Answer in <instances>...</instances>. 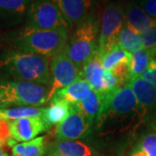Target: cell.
Returning a JSON list of instances; mask_svg holds the SVG:
<instances>
[{"label":"cell","instance_id":"cell-1","mask_svg":"<svg viewBox=\"0 0 156 156\" xmlns=\"http://www.w3.org/2000/svg\"><path fill=\"white\" fill-rule=\"evenodd\" d=\"M69 30H39L24 26L7 34V42L15 50L54 57L65 50L68 44Z\"/></svg>","mask_w":156,"mask_h":156},{"label":"cell","instance_id":"cell-2","mask_svg":"<svg viewBox=\"0 0 156 156\" xmlns=\"http://www.w3.org/2000/svg\"><path fill=\"white\" fill-rule=\"evenodd\" d=\"M0 69L14 80L51 84L50 57L18 50H7L0 55Z\"/></svg>","mask_w":156,"mask_h":156},{"label":"cell","instance_id":"cell-3","mask_svg":"<svg viewBox=\"0 0 156 156\" xmlns=\"http://www.w3.org/2000/svg\"><path fill=\"white\" fill-rule=\"evenodd\" d=\"M99 22L93 15L77 25L65 48V52L81 70L98 54Z\"/></svg>","mask_w":156,"mask_h":156},{"label":"cell","instance_id":"cell-4","mask_svg":"<svg viewBox=\"0 0 156 156\" xmlns=\"http://www.w3.org/2000/svg\"><path fill=\"white\" fill-rule=\"evenodd\" d=\"M0 88L3 91L6 107L12 105L39 107L48 102L50 85L22 80H2Z\"/></svg>","mask_w":156,"mask_h":156},{"label":"cell","instance_id":"cell-5","mask_svg":"<svg viewBox=\"0 0 156 156\" xmlns=\"http://www.w3.org/2000/svg\"><path fill=\"white\" fill-rule=\"evenodd\" d=\"M25 26L39 30H69L72 28L52 0L32 2L27 12Z\"/></svg>","mask_w":156,"mask_h":156},{"label":"cell","instance_id":"cell-6","mask_svg":"<svg viewBox=\"0 0 156 156\" xmlns=\"http://www.w3.org/2000/svg\"><path fill=\"white\" fill-rule=\"evenodd\" d=\"M124 7L119 2H109L102 11L99 23V56L117 45V39L125 23Z\"/></svg>","mask_w":156,"mask_h":156},{"label":"cell","instance_id":"cell-7","mask_svg":"<svg viewBox=\"0 0 156 156\" xmlns=\"http://www.w3.org/2000/svg\"><path fill=\"white\" fill-rule=\"evenodd\" d=\"M50 75L51 84L48 101L51 100L56 91L67 87L83 77L82 70L79 69L69 59L65 50L59 55L51 58Z\"/></svg>","mask_w":156,"mask_h":156},{"label":"cell","instance_id":"cell-8","mask_svg":"<svg viewBox=\"0 0 156 156\" xmlns=\"http://www.w3.org/2000/svg\"><path fill=\"white\" fill-rule=\"evenodd\" d=\"M90 123L77 105H71L70 113L65 120L56 125V136L57 140H74L85 136Z\"/></svg>","mask_w":156,"mask_h":156},{"label":"cell","instance_id":"cell-9","mask_svg":"<svg viewBox=\"0 0 156 156\" xmlns=\"http://www.w3.org/2000/svg\"><path fill=\"white\" fill-rule=\"evenodd\" d=\"M69 25L77 26L91 16L93 10V0H52Z\"/></svg>","mask_w":156,"mask_h":156},{"label":"cell","instance_id":"cell-10","mask_svg":"<svg viewBox=\"0 0 156 156\" xmlns=\"http://www.w3.org/2000/svg\"><path fill=\"white\" fill-rule=\"evenodd\" d=\"M8 122L11 137L17 142L30 141L39 134L48 130L41 117L23 118Z\"/></svg>","mask_w":156,"mask_h":156},{"label":"cell","instance_id":"cell-11","mask_svg":"<svg viewBox=\"0 0 156 156\" xmlns=\"http://www.w3.org/2000/svg\"><path fill=\"white\" fill-rule=\"evenodd\" d=\"M32 0H0V25L16 26L27 16Z\"/></svg>","mask_w":156,"mask_h":156},{"label":"cell","instance_id":"cell-12","mask_svg":"<svg viewBox=\"0 0 156 156\" xmlns=\"http://www.w3.org/2000/svg\"><path fill=\"white\" fill-rule=\"evenodd\" d=\"M124 13L127 25L139 35L146 32L156 23L155 19L149 17L139 3L134 0L129 1L125 5Z\"/></svg>","mask_w":156,"mask_h":156},{"label":"cell","instance_id":"cell-13","mask_svg":"<svg viewBox=\"0 0 156 156\" xmlns=\"http://www.w3.org/2000/svg\"><path fill=\"white\" fill-rule=\"evenodd\" d=\"M134 92L140 108L147 113L156 108V87L140 76L128 83Z\"/></svg>","mask_w":156,"mask_h":156},{"label":"cell","instance_id":"cell-14","mask_svg":"<svg viewBox=\"0 0 156 156\" xmlns=\"http://www.w3.org/2000/svg\"><path fill=\"white\" fill-rule=\"evenodd\" d=\"M47 154L56 156H91L92 150L81 141L56 140L47 147Z\"/></svg>","mask_w":156,"mask_h":156},{"label":"cell","instance_id":"cell-15","mask_svg":"<svg viewBox=\"0 0 156 156\" xmlns=\"http://www.w3.org/2000/svg\"><path fill=\"white\" fill-rule=\"evenodd\" d=\"M104 70L98 54L89 60L82 70L83 79L89 83L91 89L97 93H103L105 91Z\"/></svg>","mask_w":156,"mask_h":156},{"label":"cell","instance_id":"cell-16","mask_svg":"<svg viewBox=\"0 0 156 156\" xmlns=\"http://www.w3.org/2000/svg\"><path fill=\"white\" fill-rule=\"evenodd\" d=\"M92 90L89 83L83 78H80L72 84L56 91L52 98L67 101L70 105L78 104Z\"/></svg>","mask_w":156,"mask_h":156},{"label":"cell","instance_id":"cell-17","mask_svg":"<svg viewBox=\"0 0 156 156\" xmlns=\"http://www.w3.org/2000/svg\"><path fill=\"white\" fill-rule=\"evenodd\" d=\"M70 107L71 105L67 101L51 98L50 106L44 108L41 116L47 128L50 129L52 126L59 124L65 120L70 113Z\"/></svg>","mask_w":156,"mask_h":156},{"label":"cell","instance_id":"cell-18","mask_svg":"<svg viewBox=\"0 0 156 156\" xmlns=\"http://www.w3.org/2000/svg\"><path fill=\"white\" fill-rule=\"evenodd\" d=\"M76 105H77L90 125H92L100 116L102 109V98L101 94L92 89L83 100Z\"/></svg>","mask_w":156,"mask_h":156},{"label":"cell","instance_id":"cell-19","mask_svg":"<svg viewBox=\"0 0 156 156\" xmlns=\"http://www.w3.org/2000/svg\"><path fill=\"white\" fill-rule=\"evenodd\" d=\"M12 156H44L47 152L45 137L40 136L26 142H21L11 148Z\"/></svg>","mask_w":156,"mask_h":156},{"label":"cell","instance_id":"cell-20","mask_svg":"<svg viewBox=\"0 0 156 156\" xmlns=\"http://www.w3.org/2000/svg\"><path fill=\"white\" fill-rule=\"evenodd\" d=\"M44 110V108L38 107L16 106L0 108V118L7 122L16 121L23 118L41 117Z\"/></svg>","mask_w":156,"mask_h":156},{"label":"cell","instance_id":"cell-21","mask_svg":"<svg viewBox=\"0 0 156 156\" xmlns=\"http://www.w3.org/2000/svg\"><path fill=\"white\" fill-rule=\"evenodd\" d=\"M117 45L128 52L134 53V51L143 49L140 36L130 29L125 23L117 39Z\"/></svg>","mask_w":156,"mask_h":156},{"label":"cell","instance_id":"cell-22","mask_svg":"<svg viewBox=\"0 0 156 156\" xmlns=\"http://www.w3.org/2000/svg\"><path fill=\"white\" fill-rule=\"evenodd\" d=\"M102 66L106 70H111L115 65L124 61L131 62L132 54L127 50H123L119 45H115L111 50L100 56Z\"/></svg>","mask_w":156,"mask_h":156},{"label":"cell","instance_id":"cell-23","mask_svg":"<svg viewBox=\"0 0 156 156\" xmlns=\"http://www.w3.org/2000/svg\"><path fill=\"white\" fill-rule=\"evenodd\" d=\"M150 62V50L140 49L134 51L132 54V60L130 63V80L140 77L147 70Z\"/></svg>","mask_w":156,"mask_h":156},{"label":"cell","instance_id":"cell-24","mask_svg":"<svg viewBox=\"0 0 156 156\" xmlns=\"http://www.w3.org/2000/svg\"><path fill=\"white\" fill-rule=\"evenodd\" d=\"M135 147L143 151L147 156H156V132L143 134Z\"/></svg>","mask_w":156,"mask_h":156},{"label":"cell","instance_id":"cell-25","mask_svg":"<svg viewBox=\"0 0 156 156\" xmlns=\"http://www.w3.org/2000/svg\"><path fill=\"white\" fill-rule=\"evenodd\" d=\"M143 49L150 50L156 47V23L146 32L140 34Z\"/></svg>","mask_w":156,"mask_h":156},{"label":"cell","instance_id":"cell-26","mask_svg":"<svg viewBox=\"0 0 156 156\" xmlns=\"http://www.w3.org/2000/svg\"><path fill=\"white\" fill-rule=\"evenodd\" d=\"M140 77L143 78L144 80L147 81L148 83H150L156 87V62L151 60L148 68L140 76Z\"/></svg>","mask_w":156,"mask_h":156},{"label":"cell","instance_id":"cell-27","mask_svg":"<svg viewBox=\"0 0 156 156\" xmlns=\"http://www.w3.org/2000/svg\"><path fill=\"white\" fill-rule=\"evenodd\" d=\"M139 5L149 17L156 20V0H140Z\"/></svg>","mask_w":156,"mask_h":156},{"label":"cell","instance_id":"cell-28","mask_svg":"<svg viewBox=\"0 0 156 156\" xmlns=\"http://www.w3.org/2000/svg\"><path fill=\"white\" fill-rule=\"evenodd\" d=\"M130 156H147V154L143 151H141L140 149L134 147V148L133 149V152L131 153Z\"/></svg>","mask_w":156,"mask_h":156},{"label":"cell","instance_id":"cell-29","mask_svg":"<svg viewBox=\"0 0 156 156\" xmlns=\"http://www.w3.org/2000/svg\"><path fill=\"white\" fill-rule=\"evenodd\" d=\"M6 107V102L5 99V96L3 94V91L0 88V108H4Z\"/></svg>","mask_w":156,"mask_h":156},{"label":"cell","instance_id":"cell-30","mask_svg":"<svg viewBox=\"0 0 156 156\" xmlns=\"http://www.w3.org/2000/svg\"><path fill=\"white\" fill-rule=\"evenodd\" d=\"M150 53H151V60L154 61V62H156V47L150 50Z\"/></svg>","mask_w":156,"mask_h":156},{"label":"cell","instance_id":"cell-31","mask_svg":"<svg viewBox=\"0 0 156 156\" xmlns=\"http://www.w3.org/2000/svg\"><path fill=\"white\" fill-rule=\"evenodd\" d=\"M0 156H9L8 153L5 151V147L0 146Z\"/></svg>","mask_w":156,"mask_h":156},{"label":"cell","instance_id":"cell-32","mask_svg":"<svg viewBox=\"0 0 156 156\" xmlns=\"http://www.w3.org/2000/svg\"><path fill=\"white\" fill-rule=\"evenodd\" d=\"M154 128L156 129V121H155V123H154Z\"/></svg>","mask_w":156,"mask_h":156},{"label":"cell","instance_id":"cell-33","mask_svg":"<svg viewBox=\"0 0 156 156\" xmlns=\"http://www.w3.org/2000/svg\"><path fill=\"white\" fill-rule=\"evenodd\" d=\"M47 156H56V155H50V154H47Z\"/></svg>","mask_w":156,"mask_h":156},{"label":"cell","instance_id":"cell-34","mask_svg":"<svg viewBox=\"0 0 156 156\" xmlns=\"http://www.w3.org/2000/svg\"><path fill=\"white\" fill-rule=\"evenodd\" d=\"M103 1H107V0H103Z\"/></svg>","mask_w":156,"mask_h":156}]
</instances>
